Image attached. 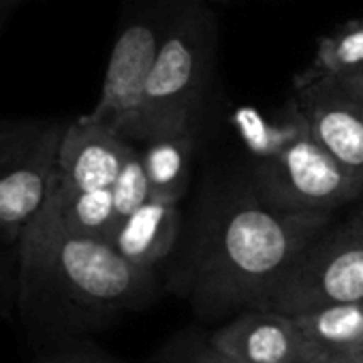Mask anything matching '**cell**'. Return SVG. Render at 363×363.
I'll return each instance as SVG.
<instances>
[{"label": "cell", "instance_id": "cell-1", "mask_svg": "<svg viewBox=\"0 0 363 363\" xmlns=\"http://www.w3.org/2000/svg\"><path fill=\"white\" fill-rule=\"evenodd\" d=\"M18 316L33 329L124 310L152 291V272L128 263L109 242L69 233L50 201L18 244Z\"/></svg>", "mask_w": 363, "mask_h": 363}, {"label": "cell", "instance_id": "cell-2", "mask_svg": "<svg viewBox=\"0 0 363 363\" xmlns=\"http://www.w3.org/2000/svg\"><path fill=\"white\" fill-rule=\"evenodd\" d=\"M327 216L282 214L242 199L220 216L197 261L193 299L201 312L257 308L316 242Z\"/></svg>", "mask_w": 363, "mask_h": 363}, {"label": "cell", "instance_id": "cell-3", "mask_svg": "<svg viewBox=\"0 0 363 363\" xmlns=\"http://www.w3.org/2000/svg\"><path fill=\"white\" fill-rule=\"evenodd\" d=\"M214 45L212 18L189 9L164 30L130 141L152 143L191 135L208 84Z\"/></svg>", "mask_w": 363, "mask_h": 363}, {"label": "cell", "instance_id": "cell-4", "mask_svg": "<svg viewBox=\"0 0 363 363\" xmlns=\"http://www.w3.org/2000/svg\"><path fill=\"white\" fill-rule=\"evenodd\" d=\"M291 135L255 171V199L269 210L327 216L363 195V182L346 171L291 118Z\"/></svg>", "mask_w": 363, "mask_h": 363}, {"label": "cell", "instance_id": "cell-5", "mask_svg": "<svg viewBox=\"0 0 363 363\" xmlns=\"http://www.w3.org/2000/svg\"><path fill=\"white\" fill-rule=\"evenodd\" d=\"M67 122L0 120V246L16 250L50 201Z\"/></svg>", "mask_w": 363, "mask_h": 363}, {"label": "cell", "instance_id": "cell-6", "mask_svg": "<svg viewBox=\"0 0 363 363\" xmlns=\"http://www.w3.org/2000/svg\"><path fill=\"white\" fill-rule=\"evenodd\" d=\"M363 301V212L323 233L252 310L297 318L320 308Z\"/></svg>", "mask_w": 363, "mask_h": 363}, {"label": "cell", "instance_id": "cell-7", "mask_svg": "<svg viewBox=\"0 0 363 363\" xmlns=\"http://www.w3.org/2000/svg\"><path fill=\"white\" fill-rule=\"evenodd\" d=\"M164 30L147 22L126 26L109 54L103 88L96 107L88 113L92 120L113 128L124 139H133L145 86L162 45ZM133 143V141H130Z\"/></svg>", "mask_w": 363, "mask_h": 363}, {"label": "cell", "instance_id": "cell-8", "mask_svg": "<svg viewBox=\"0 0 363 363\" xmlns=\"http://www.w3.org/2000/svg\"><path fill=\"white\" fill-rule=\"evenodd\" d=\"M293 116L346 171L363 182V96L333 79L295 88Z\"/></svg>", "mask_w": 363, "mask_h": 363}, {"label": "cell", "instance_id": "cell-9", "mask_svg": "<svg viewBox=\"0 0 363 363\" xmlns=\"http://www.w3.org/2000/svg\"><path fill=\"white\" fill-rule=\"evenodd\" d=\"M210 348L238 363H337L301 333L295 318L265 310H248L220 327Z\"/></svg>", "mask_w": 363, "mask_h": 363}, {"label": "cell", "instance_id": "cell-10", "mask_svg": "<svg viewBox=\"0 0 363 363\" xmlns=\"http://www.w3.org/2000/svg\"><path fill=\"white\" fill-rule=\"evenodd\" d=\"M135 145L88 113L67 122L56 164V184L67 191H111Z\"/></svg>", "mask_w": 363, "mask_h": 363}, {"label": "cell", "instance_id": "cell-11", "mask_svg": "<svg viewBox=\"0 0 363 363\" xmlns=\"http://www.w3.org/2000/svg\"><path fill=\"white\" fill-rule=\"evenodd\" d=\"M179 233L177 203L150 199L137 212L120 220L111 246L135 267L152 272L173 250Z\"/></svg>", "mask_w": 363, "mask_h": 363}, {"label": "cell", "instance_id": "cell-12", "mask_svg": "<svg viewBox=\"0 0 363 363\" xmlns=\"http://www.w3.org/2000/svg\"><path fill=\"white\" fill-rule=\"evenodd\" d=\"M301 333L337 363H359L363 350V301L340 303L295 318Z\"/></svg>", "mask_w": 363, "mask_h": 363}, {"label": "cell", "instance_id": "cell-13", "mask_svg": "<svg viewBox=\"0 0 363 363\" xmlns=\"http://www.w3.org/2000/svg\"><path fill=\"white\" fill-rule=\"evenodd\" d=\"M50 206L62 227L82 238L111 242L120 225L111 191H67L54 182Z\"/></svg>", "mask_w": 363, "mask_h": 363}, {"label": "cell", "instance_id": "cell-14", "mask_svg": "<svg viewBox=\"0 0 363 363\" xmlns=\"http://www.w3.org/2000/svg\"><path fill=\"white\" fill-rule=\"evenodd\" d=\"M193 133L145 143L141 160L150 182V199L177 203L189 189Z\"/></svg>", "mask_w": 363, "mask_h": 363}, {"label": "cell", "instance_id": "cell-15", "mask_svg": "<svg viewBox=\"0 0 363 363\" xmlns=\"http://www.w3.org/2000/svg\"><path fill=\"white\" fill-rule=\"evenodd\" d=\"M361 69H363V20H354L340 26L331 35L318 39L316 56L312 65L295 79V88L318 79H340Z\"/></svg>", "mask_w": 363, "mask_h": 363}, {"label": "cell", "instance_id": "cell-16", "mask_svg": "<svg viewBox=\"0 0 363 363\" xmlns=\"http://www.w3.org/2000/svg\"><path fill=\"white\" fill-rule=\"evenodd\" d=\"M111 197L116 206V214L120 220L137 212L141 206L150 201V182L145 175V167L141 160V152L135 147V152L128 156L126 164L122 167L116 184L111 186Z\"/></svg>", "mask_w": 363, "mask_h": 363}, {"label": "cell", "instance_id": "cell-17", "mask_svg": "<svg viewBox=\"0 0 363 363\" xmlns=\"http://www.w3.org/2000/svg\"><path fill=\"white\" fill-rule=\"evenodd\" d=\"M0 316H18V250L0 246Z\"/></svg>", "mask_w": 363, "mask_h": 363}, {"label": "cell", "instance_id": "cell-18", "mask_svg": "<svg viewBox=\"0 0 363 363\" xmlns=\"http://www.w3.org/2000/svg\"><path fill=\"white\" fill-rule=\"evenodd\" d=\"M35 363H111V361L96 359V357H86V354H77V352H58V354L39 357Z\"/></svg>", "mask_w": 363, "mask_h": 363}, {"label": "cell", "instance_id": "cell-19", "mask_svg": "<svg viewBox=\"0 0 363 363\" xmlns=\"http://www.w3.org/2000/svg\"><path fill=\"white\" fill-rule=\"evenodd\" d=\"M22 3H26V0H0V33L5 30L7 22L11 20V16L18 11Z\"/></svg>", "mask_w": 363, "mask_h": 363}, {"label": "cell", "instance_id": "cell-20", "mask_svg": "<svg viewBox=\"0 0 363 363\" xmlns=\"http://www.w3.org/2000/svg\"><path fill=\"white\" fill-rule=\"evenodd\" d=\"M333 82H337L340 86H344V88L352 90L354 94H361L363 96V69L361 71H354L350 75H344L340 79H333Z\"/></svg>", "mask_w": 363, "mask_h": 363}, {"label": "cell", "instance_id": "cell-21", "mask_svg": "<svg viewBox=\"0 0 363 363\" xmlns=\"http://www.w3.org/2000/svg\"><path fill=\"white\" fill-rule=\"evenodd\" d=\"M197 363H238V361H233V359H229V357L216 352L214 348H210L208 352H203V354L197 359Z\"/></svg>", "mask_w": 363, "mask_h": 363}, {"label": "cell", "instance_id": "cell-22", "mask_svg": "<svg viewBox=\"0 0 363 363\" xmlns=\"http://www.w3.org/2000/svg\"><path fill=\"white\" fill-rule=\"evenodd\" d=\"M359 363H363V350H361V354H359Z\"/></svg>", "mask_w": 363, "mask_h": 363}, {"label": "cell", "instance_id": "cell-23", "mask_svg": "<svg viewBox=\"0 0 363 363\" xmlns=\"http://www.w3.org/2000/svg\"><path fill=\"white\" fill-rule=\"evenodd\" d=\"M361 212H363V210H361Z\"/></svg>", "mask_w": 363, "mask_h": 363}]
</instances>
